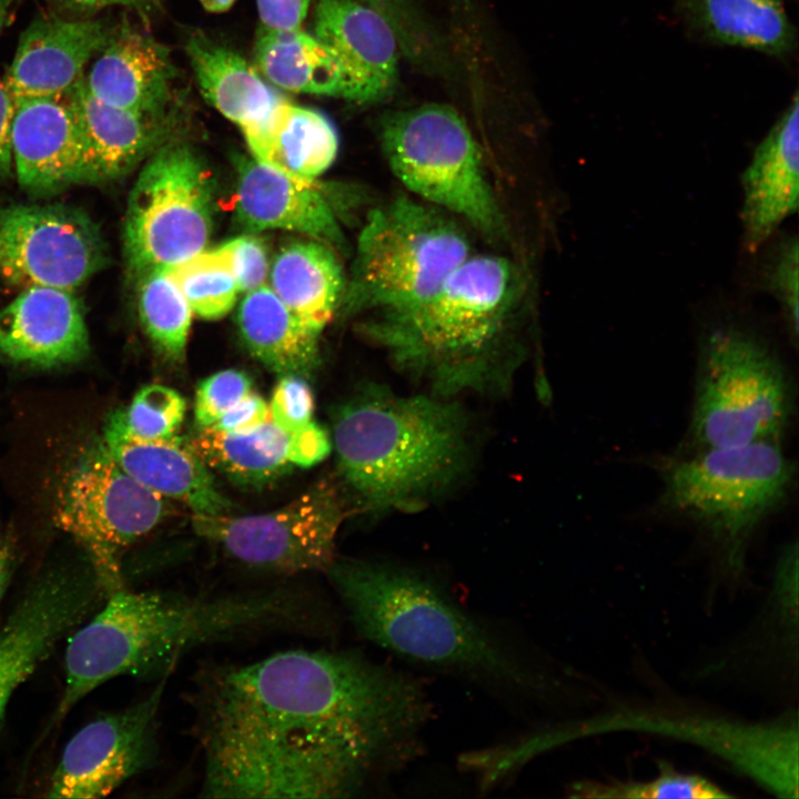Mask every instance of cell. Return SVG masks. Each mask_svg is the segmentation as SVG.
<instances>
[{
	"label": "cell",
	"mask_w": 799,
	"mask_h": 799,
	"mask_svg": "<svg viewBox=\"0 0 799 799\" xmlns=\"http://www.w3.org/2000/svg\"><path fill=\"white\" fill-rule=\"evenodd\" d=\"M201 796L353 798L423 752L434 704L414 675L355 649L286 650L205 676Z\"/></svg>",
	"instance_id": "cell-1"
},
{
	"label": "cell",
	"mask_w": 799,
	"mask_h": 799,
	"mask_svg": "<svg viewBox=\"0 0 799 799\" xmlns=\"http://www.w3.org/2000/svg\"><path fill=\"white\" fill-rule=\"evenodd\" d=\"M324 573L356 633L397 659L472 685L515 711L559 692L557 674L524 635L463 604L433 574L337 557Z\"/></svg>",
	"instance_id": "cell-2"
},
{
	"label": "cell",
	"mask_w": 799,
	"mask_h": 799,
	"mask_svg": "<svg viewBox=\"0 0 799 799\" xmlns=\"http://www.w3.org/2000/svg\"><path fill=\"white\" fill-rule=\"evenodd\" d=\"M534 296L522 263L472 254L431 295L368 313L360 331L429 394H504L528 352Z\"/></svg>",
	"instance_id": "cell-3"
},
{
	"label": "cell",
	"mask_w": 799,
	"mask_h": 799,
	"mask_svg": "<svg viewBox=\"0 0 799 799\" xmlns=\"http://www.w3.org/2000/svg\"><path fill=\"white\" fill-rule=\"evenodd\" d=\"M331 416L337 477L354 514L418 512L471 471V418L453 398L367 383Z\"/></svg>",
	"instance_id": "cell-4"
},
{
	"label": "cell",
	"mask_w": 799,
	"mask_h": 799,
	"mask_svg": "<svg viewBox=\"0 0 799 799\" xmlns=\"http://www.w3.org/2000/svg\"><path fill=\"white\" fill-rule=\"evenodd\" d=\"M294 595L257 591L190 596L121 587L72 634L64 658L63 716L93 689L121 675L168 676L188 650L250 630L293 623Z\"/></svg>",
	"instance_id": "cell-5"
},
{
	"label": "cell",
	"mask_w": 799,
	"mask_h": 799,
	"mask_svg": "<svg viewBox=\"0 0 799 799\" xmlns=\"http://www.w3.org/2000/svg\"><path fill=\"white\" fill-rule=\"evenodd\" d=\"M793 476L776 441L695 449L663 468L661 503L697 524L738 574L749 537L787 497Z\"/></svg>",
	"instance_id": "cell-6"
},
{
	"label": "cell",
	"mask_w": 799,
	"mask_h": 799,
	"mask_svg": "<svg viewBox=\"0 0 799 799\" xmlns=\"http://www.w3.org/2000/svg\"><path fill=\"white\" fill-rule=\"evenodd\" d=\"M471 255L468 236L452 214L397 195L368 213L338 310L350 316L416 303Z\"/></svg>",
	"instance_id": "cell-7"
},
{
	"label": "cell",
	"mask_w": 799,
	"mask_h": 799,
	"mask_svg": "<svg viewBox=\"0 0 799 799\" xmlns=\"http://www.w3.org/2000/svg\"><path fill=\"white\" fill-rule=\"evenodd\" d=\"M380 140L391 171L419 200L462 218L488 240L507 239L482 152L455 108L433 102L388 112Z\"/></svg>",
	"instance_id": "cell-8"
},
{
	"label": "cell",
	"mask_w": 799,
	"mask_h": 799,
	"mask_svg": "<svg viewBox=\"0 0 799 799\" xmlns=\"http://www.w3.org/2000/svg\"><path fill=\"white\" fill-rule=\"evenodd\" d=\"M791 411L788 373L763 338L737 325L705 337L689 424L694 451L779 442Z\"/></svg>",
	"instance_id": "cell-9"
},
{
	"label": "cell",
	"mask_w": 799,
	"mask_h": 799,
	"mask_svg": "<svg viewBox=\"0 0 799 799\" xmlns=\"http://www.w3.org/2000/svg\"><path fill=\"white\" fill-rule=\"evenodd\" d=\"M212 213V180L202 159L186 143L161 144L129 194L123 241L133 277L203 251Z\"/></svg>",
	"instance_id": "cell-10"
},
{
	"label": "cell",
	"mask_w": 799,
	"mask_h": 799,
	"mask_svg": "<svg viewBox=\"0 0 799 799\" xmlns=\"http://www.w3.org/2000/svg\"><path fill=\"white\" fill-rule=\"evenodd\" d=\"M354 514L340 482L321 479L274 510L246 516L194 515L195 533L247 566L277 574L325 572L337 532Z\"/></svg>",
	"instance_id": "cell-11"
},
{
	"label": "cell",
	"mask_w": 799,
	"mask_h": 799,
	"mask_svg": "<svg viewBox=\"0 0 799 799\" xmlns=\"http://www.w3.org/2000/svg\"><path fill=\"white\" fill-rule=\"evenodd\" d=\"M165 514L164 498L128 475L99 441L63 478L54 520L89 552L98 581L110 594L123 587V550Z\"/></svg>",
	"instance_id": "cell-12"
},
{
	"label": "cell",
	"mask_w": 799,
	"mask_h": 799,
	"mask_svg": "<svg viewBox=\"0 0 799 799\" xmlns=\"http://www.w3.org/2000/svg\"><path fill=\"white\" fill-rule=\"evenodd\" d=\"M108 260L98 224L78 206L49 203L0 209V275L11 286L74 292Z\"/></svg>",
	"instance_id": "cell-13"
},
{
	"label": "cell",
	"mask_w": 799,
	"mask_h": 799,
	"mask_svg": "<svg viewBox=\"0 0 799 799\" xmlns=\"http://www.w3.org/2000/svg\"><path fill=\"white\" fill-rule=\"evenodd\" d=\"M165 680L163 677L136 705L81 728L68 741L47 797L103 798L145 769L155 754L156 717Z\"/></svg>",
	"instance_id": "cell-14"
},
{
	"label": "cell",
	"mask_w": 799,
	"mask_h": 799,
	"mask_svg": "<svg viewBox=\"0 0 799 799\" xmlns=\"http://www.w3.org/2000/svg\"><path fill=\"white\" fill-rule=\"evenodd\" d=\"M616 727L674 736L699 745L776 796L798 797L796 715L756 724L712 717L645 719L640 715H617Z\"/></svg>",
	"instance_id": "cell-15"
},
{
	"label": "cell",
	"mask_w": 799,
	"mask_h": 799,
	"mask_svg": "<svg viewBox=\"0 0 799 799\" xmlns=\"http://www.w3.org/2000/svg\"><path fill=\"white\" fill-rule=\"evenodd\" d=\"M97 585L64 576L37 584L0 630V721L16 689L92 609Z\"/></svg>",
	"instance_id": "cell-16"
},
{
	"label": "cell",
	"mask_w": 799,
	"mask_h": 799,
	"mask_svg": "<svg viewBox=\"0 0 799 799\" xmlns=\"http://www.w3.org/2000/svg\"><path fill=\"white\" fill-rule=\"evenodd\" d=\"M313 31L342 67V98L365 104L392 94L401 50L393 29L377 11L358 0H315Z\"/></svg>",
	"instance_id": "cell-17"
},
{
	"label": "cell",
	"mask_w": 799,
	"mask_h": 799,
	"mask_svg": "<svg viewBox=\"0 0 799 799\" xmlns=\"http://www.w3.org/2000/svg\"><path fill=\"white\" fill-rule=\"evenodd\" d=\"M11 143L16 178L29 194L84 184V148L65 94L14 101Z\"/></svg>",
	"instance_id": "cell-18"
},
{
	"label": "cell",
	"mask_w": 799,
	"mask_h": 799,
	"mask_svg": "<svg viewBox=\"0 0 799 799\" xmlns=\"http://www.w3.org/2000/svg\"><path fill=\"white\" fill-rule=\"evenodd\" d=\"M89 332L73 291L29 286L0 310V358L55 367L85 358Z\"/></svg>",
	"instance_id": "cell-19"
},
{
	"label": "cell",
	"mask_w": 799,
	"mask_h": 799,
	"mask_svg": "<svg viewBox=\"0 0 799 799\" xmlns=\"http://www.w3.org/2000/svg\"><path fill=\"white\" fill-rule=\"evenodd\" d=\"M188 443L211 471L245 487H262L294 467L318 464L333 448L330 433L314 421L292 433L271 419L242 434L204 428Z\"/></svg>",
	"instance_id": "cell-20"
},
{
	"label": "cell",
	"mask_w": 799,
	"mask_h": 799,
	"mask_svg": "<svg viewBox=\"0 0 799 799\" xmlns=\"http://www.w3.org/2000/svg\"><path fill=\"white\" fill-rule=\"evenodd\" d=\"M744 249L759 252L798 210L799 101H791L754 150L741 174Z\"/></svg>",
	"instance_id": "cell-21"
},
{
	"label": "cell",
	"mask_w": 799,
	"mask_h": 799,
	"mask_svg": "<svg viewBox=\"0 0 799 799\" xmlns=\"http://www.w3.org/2000/svg\"><path fill=\"white\" fill-rule=\"evenodd\" d=\"M111 33L99 20L34 19L20 34L4 79L13 102L67 94Z\"/></svg>",
	"instance_id": "cell-22"
},
{
	"label": "cell",
	"mask_w": 799,
	"mask_h": 799,
	"mask_svg": "<svg viewBox=\"0 0 799 799\" xmlns=\"http://www.w3.org/2000/svg\"><path fill=\"white\" fill-rule=\"evenodd\" d=\"M235 216L251 232H300L331 247L344 237L331 204L314 181L292 176L256 159L237 163Z\"/></svg>",
	"instance_id": "cell-23"
},
{
	"label": "cell",
	"mask_w": 799,
	"mask_h": 799,
	"mask_svg": "<svg viewBox=\"0 0 799 799\" xmlns=\"http://www.w3.org/2000/svg\"><path fill=\"white\" fill-rule=\"evenodd\" d=\"M101 441L128 475L163 498L184 504L194 515H225L235 508L211 469L178 435L136 439L105 425Z\"/></svg>",
	"instance_id": "cell-24"
},
{
	"label": "cell",
	"mask_w": 799,
	"mask_h": 799,
	"mask_svg": "<svg viewBox=\"0 0 799 799\" xmlns=\"http://www.w3.org/2000/svg\"><path fill=\"white\" fill-rule=\"evenodd\" d=\"M65 97L84 148V184H104L125 176L164 143L165 117L105 103L88 90L84 77Z\"/></svg>",
	"instance_id": "cell-25"
},
{
	"label": "cell",
	"mask_w": 799,
	"mask_h": 799,
	"mask_svg": "<svg viewBox=\"0 0 799 799\" xmlns=\"http://www.w3.org/2000/svg\"><path fill=\"white\" fill-rule=\"evenodd\" d=\"M84 74L88 90L114 107L165 117L176 70L166 47L152 37L122 27L112 32Z\"/></svg>",
	"instance_id": "cell-26"
},
{
	"label": "cell",
	"mask_w": 799,
	"mask_h": 799,
	"mask_svg": "<svg viewBox=\"0 0 799 799\" xmlns=\"http://www.w3.org/2000/svg\"><path fill=\"white\" fill-rule=\"evenodd\" d=\"M687 31L704 42L786 58L797 49V31L785 0H676Z\"/></svg>",
	"instance_id": "cell-27"
},
{
	"label": "cell",
	"mask_w": 799,
	"mask_h": 799,
	"mask_svg": "<svg viewBox=\"0 0 799 799\" xmlns=\"http://www.w3.org/2000/svg\"><path fill=\"white\" fill-rule=\"evenodd\" d=\"M242 132L254 159L302 180L314 181L338 152L334 123L321 111L286 100Z\"/></svg>",
	"instance_id": "cell-28"
},
{
	"label": "cell",
	"mask_w": 799,
	"mask_h": 799,
	"mask_svg": "<svg viewBox=\"0 0 799 799\" xmlns=\"http://www.w3.org/2000/svg\"><path fill=\"white\" fill-rule=\"evenodd\" d=\"M186 54L203 99L241 130L266 119L285 99L241 54L202 33Z\"/></svg>",
	"instance_id": "cell-29"
},
{
	"label": "cell",
	"mask_w": 799,
	"mask_h": 799,
	"mask_svg": "<svg viewBox=\"0 0 799 799\" xmlns=\"http://www.w3.org/2000/svg\"><path fill=\"white\" fill-rule=\"evenodd\" d=\"M330 245L296 241L284 245L270 265V287L310 330L321 334L341 305L345 277Z\"/></svg>",
	"instance_id": "cell-30"
},
{
	"label": "cell",
	"mask_w": 799,
	"mask_h": 799,
	"mask_svg": "<svg viewBox=\"0 0 799 799\" xmlns=\"http://www.w3.org/2000/svg\"><path fill=\"white\" fill-rule=\"evenodd\" d=\"M236 320L247 351L270 371L305 377L320 364V334L300 322L270 286L246 292Z\"/></svg>",
	"instance_id": "cell-31"
},
{
	"label": "cell",
	"mask_w": 799,
	"mask_h": 799,
	"mask_svg": "<svg viewBox=\"0 0 799 799\" xmlns=\"http://www.w3.org/2000/svg\"><path fill=\"white\" fill-rule=\"evenodd\" d=\"M260 74L286 91L342 98L344 74L333 51L301 28H261L254 49Z\"/></svg>",
	"instance_id": "cell-32"
},
{
	"label": "cell",
	"mask_w": 799,
	"mask_h": 799,
	"mask_svg": "<svg viewBox=\"0 0 799 799\" xmlns=\"http://www.w3.org/2000/svg\"><path fill=\"white\" fill-rule=\"evenodd\" d=\"M136 280V304L146 335L171 361L184 358L192 310L165 269H151Z\"/></svg>",
	"instance_id": "cell-33"
},
{
	"label": "cell",
	"mask_w": 799,
	"mask_h": 799,
	"mask_svg": "<svg viewBox=\"0 0 799 799\" xmlns=\"http://www.w3.org/2000/svg\"><path fill=\"white\" fill-rule=\"evenodd\" d=\"M192 312L204 320H219L234 306L239 289L227 252L221 245L165 267Z\"/></svg>",
	"instance_id": "cell-34"
},
{
	"label": "cell",
	"mask_w": 799,
	"mask_h": 799,
	"mask_svg": "<svg viewBox=\"0 0 799 799\" xmlns=\"http://www.w3.org/2000/svg\"><path fill=\"white\" fill-rule=\"evenodd\" d=\"M658 776L644 781L611 780L600 782L579 780L567 788L573 798H614V799H721L731 795L709 779L678 771L667 761L658 762Z\"/></svg>",
	"instance_id": "cell-35"
},
{
	"label": "cell",
	"mask_w": 799,
	"mask_h": 799,
	"mask_svg": "<svg viewBox=\"0 0 799 799\" xmlns=\"http://www.w3.org/2000/svg\"><path fill=\"white\" fill-rule=\"evenodd\" d=\"M185 411V400L176 390L151 384L127 407L114 411L105 425L136 439H164L176 435Z\"/></svg>",
	"instance_id": "cell-36"
},
{
	"label": "cell",
	"mask_w": 799,
	"mask_h": 799,
	"mask_svg": "<svg viewBox=\"0 0 799 799\" xmlns=\"http://www.w3.org/2000/svg\"><path fill=\"white\" fill-rule=\"evenodd\" d=\"M377 11L393 29L403 53L411 62L432 69L442 57L437 37L412 0H358Z\"/></svg>",
	"instance_id": "cell-37"
},
{
	"label": "cell",
	"mask_w": 799,
	"mask_h": 799,
	"mask_svg": "<svg viewBox=\"0 0 799 799\" xmlns=\"http://www.w3.org/2000/svg\"><path fill=\"white\" fill-rule=\"evenodd\" d=\"M798 239L786 235L776 241L762 264V286L777 302L787 333L798 336Z\"/></svg>",
	"instance_id": "cell-38"
},
{
	"label": "cell",
	"mask_w": 799,
	"mask_h": 799,
	"mask_svg": "<svg viewBox=\"0 0 799 799\" xmlns=\"http://www.w3.org/2000/svg\"><path fill=\"white\" fill-rule=\"evenodd\" d=\"M251 391V377L235 368L223 370L202 380L196 386L194 398L198 429L212 426Z\"/></svg>",
	"instance_id": "cell-39"
},
{
	"label": "cell",
	"mask_w": 799,
	"mask_h": 799,
	"mask_svg": "<svg viewBox=\"0 0 799 799\" xmlns=\"http://www.w3.org/2000/svg\"><path fill=\"white\" fill-rule=\"evenodd\" d=\"M267 404L271 421L287 433L299 431L313 421L314 396L302 375H281Z\"/></svg>",
	"instance_id": "cell-40"
},
{
	"label": "cell",
	"mask_w": 799,
	"mask_h": 799,
	"mask_svg": "<svg viewBox=\"0 0 799 799\" xmlns=\"http://www.w3.org/2000/svg\"><path fill=\"white\" fill-rule=\"evenodd\" d=\"M227 252L239 292H250L264 285L270 272L265 242L245 234L222 244Z\"/></svg>",
	"instance_id": "cell-41"
},
{
	"label": "cell",
	"mask_w": 799,
	"mask_h": 799,
	"mask_svg": "<svg viewBox=\"0 0 799 799\" xmlns=\"http://www.w3.org/2000/svg\"><path fill=\"white\" fill-rule=\"evenodd\" d=\"M270 419L267 402L259 393L251 391L208 428L242 434L256 429Z\"/></svg>",
	"instance_id": "cell-42"
},
{
	"label": "cell",
	"mask_w": 799,
	"mask_h": 799,
	"mask_svg": "<svg viewBox=\"0 0 799 799\" xmlns=\"http://www.w3.org/2000/svg\"><path fill=\"white\" fill-rule=\"evenodd\" d=\"M311 0H256L262 27L272 30L301 28Z\"/></svg>",
	"instance_id": "cell-43"
},
{
	"label": "cell",
	"mask_w": 799,
	"mask_h": 799,
	"mask_svg": "<svg viewBox=\"0 0 799 799\" xmlns=\"http://www.w3.org/2000/svg\"><path fill=\"white\" fill-rule=\"evenodd\" d=\"M14 114V102L0 80V183L14 175L11 131Z\"/></svg>",
	"instance_id": "cell-44"
},
{
	"label": "cell",
	"mask_w": 799,
	"mask_h": 799,
	"mask_svg": "<svg viewBox=\"0 0 799 799\" xmlns=\"http://www.w3.org/2000/svg\"><path fill=\"white\" fill-rule=\"evenodd\" d=\"M60 2L72 8L84 10L100 9L108 6H136L146 0H59Z\"/></svg>",
	"instance_id": "cell-45"
},
{
	"label": "cell",
	"mask_w": 799,
	"mask_h": 799,
	"mask_svg": "<svg viewBox=\"0 0 799 799\" xmlns=\"http://www.w3.org/2000/svg\"><path fill=\"white\" fill-rule=\"evenodd\" d=\"M201 6L209 12L222 13L227 11L236 0H199Z\"/></svg>",
	"instance_id": "cell-46"
},
{
	"label": "cell",
	"mask_w": 799,
	"mask_h": 799,
	"mask_svg": "<svg viewBox=\"0 0 799 799\" xmlns=\"http://www.w3.org/2000/svg\"><path fill=\"white\" fill-rule=\"evenodd\" d=\"M8 557L6 552L0 550V597L4 587L7 572H8Z\"/></svg>",
	"instance_id": "cell-47"
},
{
	"label": "cell",
	"mask_w": 799,
	"mask_h": 799,
	"mask_svg": "<svg viewBox=\"0 0 799 799\" xmlns=\"http://www.w3.org/2000/svg\"><path fill=\"white\" fill-rule=\"evenodd\" d=\"M11 0H0V32L8 16Z\"/></svg>",
	"instance_id": "cell-48"
}]
</instances>
